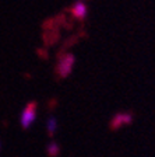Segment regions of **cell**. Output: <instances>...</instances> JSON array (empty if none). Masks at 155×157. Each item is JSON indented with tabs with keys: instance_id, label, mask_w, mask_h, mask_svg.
Returning <instances> with one entry per match:
<instances>
[{
	"instance_id": "5",
	"label": "cell",
	"mask_w": 155,
	"mask_h": 157,
	"mask_svg": "<svg viewBox=\"0 0 155 157\" xmlns=\"http://www.w3.org/2000/svg\"><path fill=\"white\" fill-rule=\"evenodd\" d=\"M57 129V122H56V118L55 117H50L48 119V132L49 135H53Z\"/></svg>"
},
{
	"instance_id": "6",
	"label": "cell",
	"mask_w": 155,
	"mask_h": 157,
	"mask_svg": "<svg viewBox=\"0 0 155 157\" xmlns=\"http://www.w3.org/2000/svg\"><path fill=\"white\" fill-rule=\"evenodd\" d=\"M48 153L50 157H56L59 154V144L57 143H50L48 146Z\"/></svg>"
},
{
	"instance_id": "4",
	"label": "cell",
	"mask_w": 155,
	"mask_h": 157,
	"mask_svg": "<svg viewBox=\"0 0 155 157\" xmlns=\"http://www.w3.org/2000/svg\"><path fill=\"white\" fill-rule=\"evenodd\" d=\"M71 13L77 20H84L87 16V6L83 2H77L74 6L71 7Z\"/></svg>"
},
{
	"instance_id": "1",
	"label": "cell",
	"mask_w": 155,
	"mask_h": 157,
	"mask_svg": "<svg viewBox=\"0 0 155 157\" xmlns=\"http://www.w3.org/2000/svg\"><path fill=\"white\" fill-rule=\"evenodd\" d=\"M35 118H36V104L35 102H29L23 109V114H21V119H20L21 121V126L24 129L29 128L34 124Z\"/></svg>"
},
{
	"instance_id": "2",
	"label": "cell",
	"mask_w": 155,
	"mask_h": 157,
	"mask_svg": "<svg viewBox=\"0 0 155 157\" xmlns=\"http://www.w3.org/2000/svg\"><path fill=\"white\" fill-rule=\"evenodd\" d=\"M74 62H76L74 55H71V53L65 55L60 59V62H59V65H57V75L60 76V77H67V76L70 75V72L73 70Z\"/></svg>"
},
{
	"instance_id": "3",
	"label": "cell",
	"mask_w": 155,
	"mask_h": 157,
	"mask_svg": "<svg viewBox=\"0 0 155 157\" xmlns=\"http://www.w3.org/2000/svg\"><path fill=\"white\" fill-rule=\"evenodd\" d=\"M133 121V115L127 114V112H120V114H116L113 117V119L110 121V128L112 129H119L120 126L127 124H131Z\"/></svg>"
}]
</instances>
